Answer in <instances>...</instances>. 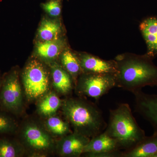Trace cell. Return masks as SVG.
I'll return each instance as SVG.
<instances>
[{
  "label": "cell",
  "instance_id": "cell-1",
  "mask_svg": "<svg viewBox=\"0 0 157 157\" xmlns=\"http://www.w3.org/2000/svg\"><path fill=\"white\" fill-rule=\"evenodd\" d=\"M114 60L116 87L134 94L146 86H157V67L146 54H122Z\"/></svg>",
  "mask_w": 157,
  "mask_h": 157
},
{
  "label": "cell",
  "instance_id": "cell-2",
  "mask_svg": "<svg viewBox=\"0 0 157 157\" xmlns=\"http://www.w3.org/2000/svg\"><path fill=\"white\" fill-rule=\"evenodd\" d=\"M61 109L73 132L90 139L104 132L107 127L101 109L84 98H67L63 101Z\"/></svg>",
  "mask_w": 157,
  "mask_h": 157
},
{
  "label": "cell",
  "instance_id": "cell-3",
  "mask_svg": "<svg viewBox=\"0 0 157 157\" xmlns=\"http://www.w3.org/2000/svg\"><path fill=\"white\" fill-rule=\"evenodd\" d=\"M104 131L117 140L121 150L132 148L146 136L133 116L130 106L125 103L110 110L109 122Z\"/></svg>",
  "mask_w": 157,
  "mask_h": 157
},
{
  "label": "cell",
  "instance_id": "cell-4",
  "mask_svg": "<svg viewBox=\"0 0 157 157\" xmlns=\"http://www.w3.org/2000/svg\"><path fill=\"white\" fill-rule=\"evenodd\" d=\"M20 143L31 156L42 157L56 149V143L44 124L29 120L23 124L20 132Z\"/></svg>",
  "mask_w": 157,
  "mask_h": 157
},
{
  "label": "cell",
  "instance_id": "cell-5",
  "mask_svg": "<svg viewBox=\"0 0 157 157\" xmlns=\"http://www.w3.org/2000/svg\"><path fill=\"white\" fill-rule=\"evenodd\" d=\"M22 81L25 96L29 101H38L50 91V74L38 60H32L26 66Z\"/></svg>",
  "mask_w": 157,
  "mask_h": 157
},
{
  "label": "cell",
  "instance_id": "cell-6",
  "mask_svg": "<svg viewBox=\"0 0 157 157\" xmlns=\"http://www.w3.org/2000/svg\"><path fill=\"white\" fill-rule=\"evenodd\" d=\"M115 87L114 74L82 73L77 78L74 90L79 97H89L98 101Z\"/></svg>",
  "mask_w": 157,
  "mask_h": 157
},
{
  "label": "cell",
  "instance_id": "cell-7",
  "mask_svg": "<svg viewBox=\"0 0 157 157\" xmlns=\"http://www.w3.org/2000/svg\"><path fill=\"white\" fill-rule=\"evenodd\" d=\"M0 105L13 114H20L24 107V93L18 73L14 71L6 76L1 84Z\"/></svg>",
  "mask_w": 157,
  "mask_h": 157
},
{
  "label": "cell",
  "instance_id": "cell-8",
  "mask_svg": "<svg viewBox=\"0 0 157 157\" xmlns=\"http://www.w3.org/2000/svg\"><path fill=\"white\" fill-rule=\"evenodd\" d=\"M122 153L117 140L104 131L90 139L82 155L90 157H122Z\"/></svg>",
  "mask_w": 157,
  "mask_h": 157
},
{
  "label": "cell",
  "instance_id": "cell-9",
  "mask_svg": "<svg viewBox=\"0 0 157 157\" xmlns=\"http://www.w3.org/2000/svg\"><path fill=\"white\" fill-rule=\"evenodd\" d=\"M90 139L75 132L60 138L56 143V149L59 155L65 157H78L83 154V150Z\"/></svg>",
  "mask_w": 157,
  "mask_h": 157
},
{
  "label": "cell",
  "instance_id": "cell-10",
  "mask_svg": "<svg viewBox=\"0 0 157 157\" xmlns=\"http://www.w3.org/2000/svg\"><path fill=\"white\" fill-rule=\"evenodd\" d=\"M133 94L135 111L150 123L157 133V94H145L142 90Z\"/></svg>",
  "mask_w": 157,
  "mask_h": 157
},
{
  "label": "cell",
  "instance_id": "cell-11",
  "mask_svg": "<svg viewBox=\"0 0 157 157\" xmlns=\"http://www.w3.org/2000/svg\"><path fill=\"white\" fill-rule=\"evenodd\" d=\"M82 73L115 74L116 63L115 60H106L88 54L78 56Z\"/></svg>",
  "mask_w": 157,
  "mask_h": 157
},
{
  "label": "cell",
  "instance_id": "cell-12",
  "mask_svg": "<svg viewBox=\"0 0 157 157\" xmlns=\"http://www.w3.org/2000/svg\"><path fill=\"white\" fill-rule=\"evenodd\" d=\"M51 69L52 83L56 92L63 95L71 94L75 88L72 76L63 67L55 63L52 65Z\"/></svg>",
  "mask_w": 157,
  "mask_h": 157
},
{
  "label": "cell",
  "instance_id": "cell-13",
  "mask_svg": "<svg viewBox=\"0 0 157 157\" xmlns=\"http://www.w3.org/2000/svg\"><path fill=\"white\" fill-rule=\"evenodd\" d=\"M139 28L147 46L146 55L153 59L157 56V17L144 20Z\"/></svg>",
  "mask_w": 157,
  "mask_h": 157
},
{
  "label": "cell",
  "instance_id": "cell-14",
  "mask_svg": "<svg viewBox=\"0 0 157 157\" xmlns=\"http://www.w3.org/2000/svg\"><path fill=\"white\" fill-rule=\"evenodd\" d=\"M157 152V133L145 136L135 146L123 151L122 157H152Z\"/></svg>",
  "mask_w": 157,
  "mask_h": 157
},
{
  "label": "cell",
  "instance_id": "cell-15",
  "mask_svg": "<svg viewBox=\"0 0 157 157\" xmlns=\"http://www.w3.org/2000/svg\"><path fill=\"white\" fill-rule=\"evenodd\" d=\"M37 101V113L45 118L56 115L63 104L56 93L51 91Z\"/></svg>",
  "mask_w": 157,
  "mask_h": 157
},
{
  "label": "cell",
  "instance_id": "cell-16",
  "mask_svg": "<svg viewBox=\"0 0 157 157\" xmlns=\"http://www.w3.org/2000/svg\"><path fill=\"white\" fill-rule=\"evenodd\" d=\"M44 125L53 137L61 138L73 132L69 123L56 114L46 118Z\"/></svg>",
  "mask_w": 157,
  "mask_h": 157
},
{
  "label": "cell",
  "instance_id": "cell-17",
  "mask_svg": "<svg viewBox=\"0 0 157 157\" xmlns=\"http://www.w3.org/2000/svg\"><path fill=\"white\" fill-rule=\"evenodd\" d=\"M61 62L62 67L72 76L75 85L78 76L82 73L78 56L67 49L62 53Z\"/></svg>",
  "mask_w": 157,
  "mask_h": 157
},
{
  "label": "cell",
  "instance_id": "cell-18",
  "mask_svg": "<svg viewBox=\"0 0 157 157\" xmlns=\"http://www.w3.org/2000/svg\"><path fill=\"white\" fill-rule=\"evenodd\" d=\"M63 43L58 39L45 41L39 44L37 52L40 57L46 60L56 58L61 52Z\"/></svg>",
  "mask_w": 157,
  "mask_h": 157
},
{
  "label": "cell",
  "instance_id": "cell-19",
  "mask_svg": "<svg viewBox=\"0 0 157 157\" xmlns=\"http://www.w3.org/2000/svg\"><path fill=\"white\" fill-rule=\"evenodd\" d=\"M25 152L20 142L0 138V157H21Z\"/></svg>",
  "mask_w": 157,
  "mask_h": 157
},
{
  "label": "cell",
  "instance_id": "cell-20",
  "mask_svg": "<svg viewBox=\"0 0 157 157\" xmlns=\"http://www.w3.org/2000/svg\"><path fill=\"white\" fill-rule=\"evenodd\" d=\"M60 26L53 21L45 20L41 23L39 29V36L43 42L58 39L60 32Z\"/></svg>",
  "mask_w": 157,
  "mask_h": 157
},
{
  "label": "cell",
  "instance_id": "cell-21",
  "mask_svg": "<svg viewBox=\"0 0 157 157\" xmlns=\"http://www.w3.org/2000/svg\"><path fill=\"white\" fill-rule=\"evenodd\" d=\"M17 124L13 118L0 113V134H13L16 132Z\"/></svg>",
  "mask_w": 157,
  "mask_h": 157
},
{
  "label": "cell",
  "instance_id": "cell-22",
  "mask_svg": "<svg viewBox=\"0 0 157 157\" xmlns=\"http://www.w3.org/2000/svg\"><path fill=\"white\" fill-rule=\"evenodd\" d=\"M42 7L46 12L51 16L56 17L61 12V5L60 0H50L42 4Z\"/></svg>",
  "mask_w": 157,
  "mask_h": 157
},
{
  "label": "cell",
  "instance_id": "cell-23",
  "mask_svg": "<svg viewBox=\"0 0 157 157\" xmlns=\"http://www.w3.org/2000/svg\"><path fill=\"white\" fill-rule=\"evenodd\" d=\"M152 157H157V152L156 153H155Z\"/></svg>",
  "mask_w": 157,
  "mask_h": 157
},
{
  "label": "cell",
  "instance_id": "cell-24",
  "mask_svg": "<svg viewBox=\"0 0 157 157\" xmlns=\"http://www.w3.org/2000/svg\"><path fill=\"white\" fill-rule=\"evenodd\" d=\"M1 81H0V86H1Z\"/></svg>",
  "mask_w": 157,
  "mask_h": 157
}]
</instances>
